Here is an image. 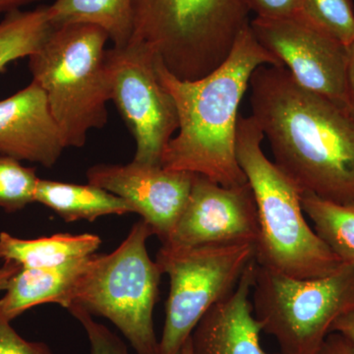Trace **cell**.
Masks as SVG:
<instances>
[{"instance_id":"obj_1","label":"cell","mask_w":354,"mask_h":354,"mask_svg":"<svg viewBox=\"0 0 354 354\" xmlns=\"http://www.w3.org/2000/svg\"><path fill=\"white\" fill-rule=\"evenodd\" d=\"M252 118L274 162L302 192L354 206V121L283 66L262 65L249 82Z\"/></svg>"},{"instance_id":"obj_2","label":"cell","mask_w":354,"mask_h":354,"mask_svg":"<svg viewBox=\"0 0 354 354\" xmlns=\"http://www.w3.org/2000/svg\"><path fill=\"white\" fill-rule=\"evenodd\" d=\"M262 65L283 66L261 46L250 24L227 60L198 80L176 78L158 57V78L176 102L179 120L162 155L164 169L201 174L227 187L247 183L235 152L239 109L253 72Z\"/></svg>"},{"instance_id":"obj_3","label":"cell","mask_w":354,"mask_h":354,"mask_svg":"<svg viewBox=\"0 0 354 354\" xmlns=\"http://www.w3.org/2000/svg\"><path fill=\"white\" fill-rule=\"evenodd\" d=\"M264 134L252 118L239 114L235 152L252 188L259 236L255 260L259 267L288 278H323L344 265L307 223L302 191L267 158Z\"/></svg>"},{"instance_id":"obj_4","label":"cell","mask_w":354,"mask_h":354,"mask_svg":"<svg viewBox=\"0 0 354 354\" xmlns=\"http://www.w3.org/2000/svg\"><path fill=\"white\" fill-rule=\"evenodd\" d=\"M132 8L131 39L186 81L220 67L251 21L246 0H132Z\"/></svg>"},{"instance_id":"obj_5","label":"cell","mask_w":354,"mask_h":354,"mask_svg":"<svg viewBox=\"0 0 354 354\" xmlns=\"http://www.w3.org/2000/svg\"><path fill=\"white\" fill-rule=\"evenodd\" d=\"M108 39L95 26H62L28 57L32 81L43 88L67 148H82L88 133L108 122Z\"/></svg>"},{"instance_id":"obj_6","label":"cell","mask_w":354,"mask_h":354,"mask_svg":"<svg viewBox=\"0 0 354 354\" xmlns=\"http://www.w3.org/2000/svg\"><path fill=\"white\" fill-rule=\"evenodd\" d=\"M152 235L141 220L113 252L92 255L64 306L108 319L137 354H158L153 314L162 272L147 250Z\"/></svg>"},{"instance_id":"obj_7","label":"cell","mask_w":354,"mask_h":354,"mask_svg":"<svg viewBox=\"0 0 354 354\" xmlns=\"http://www.w3.org/2000/svg\"><path fill=\"white\" fill-rule=\"evenodd\" d=\"M251 302L263 332L276 339L281 353L314 354L335 321L354 307V266L309 279L258 266Z\"/></svg>"},{"instance_id":"obj_8","label":"cell","mask_w":354,"mask_h":354,"mask_svg":"<svg viewBox=\"0 0 354 354\" xmlns=\"http://www.w3.org/2000/svg\"><path fill=\"white\" fill-rule=\"evenodd\" d=\"M255 260V244H162L156 262L169 276V292L158 354H179L205 314L225 299Z\"/></svg>"},{"instance_id":"obj_9","label":"cell","mask_w":354,"mask_h":354,"mask_svg":"<svg viewBox=\"0 0 354 354\" xmlns=\"http://www.w3.org/2000/svg\"><path fill=\"white\" fill-rule=\"evenodd\" d=\"M158 55L141 41L106 51L111 101L136 142L133 162L162 167L167 144L179 127L176 102L160 82Z\"/></svg>"},{"instance_id":"obj_10","label":"cell","mask_w":354,"mask_h":354,"mask_svg":"<svg viewBox=\"0 0 354 354\" xmlns=\"http://www.w3.org/2000/svg\"><path fill=\"white\" fill-rule=\"evenodd\" d=\"M254 36L301 87L327 97L348 113L346 46L306 15L250 21Z\"/></svg>"},{"instance_id":"obj_11","label":"cell","mask_w":354,"mask_h":354,"mask_svg":"<svg viewBox=\"0 0 354 354\" xmlns=\"http://www.w3.org/2000/svg\"><path fill=\"white\" fill-rule=\"evenodd\" d=\"M259 221L248 181L221 184L195 174L189 196L169 239L162 244L199 246L250 242L256 245Z\"/></svg>"},{"instance_id":"obj_12","label":"cell","mask_w":354,"mask_h":354,"mask_svg":"<svg viewBox=\"0 0 354 354\" xmlns=\"http://www.w3.org/2000/svg\"><path fill=\"white\" fill-rule=\"evenodd\" d=\"M194 176L133 160L127 165H93L86 174L88 183L127 201L162 243L169 239L185 206Z\"/></svg>"},{"instance_id":"obj_13","label":"cell","mask_w":354,"mask_h":354,"mask_svg":"<svg viewBox=\"0 0 354 354\" xmlns=\"http://www.w3.org/2000/svg\"><path fill=\"white\" fill-rule=\"evenodd\" d=\"M66 148L46 94L35 81L0 101V157L51 167Z\"/></svg>"},{"instance_id":"obj_14","label":"cell","mask_w":354,"mask_h":354,"mask_svg":"<svg viewBox=\"0 0 354 354\" xmlns=\"http://www.w3.org/2000/svg\"><path fill=\"white\" fill-rule=\"evenodd\" d=\"M257 267L254 260L234 290L198 323L190 337L192 354H283L267 353L261 344L263 330L251 302Z\"/></svg>"},{"instance_id":"obj_15","label":"cell","mask_w":354,"mask_h":354,"mask_svg":"<svg viewBox=\"0 0 354 354\" xmlns=\"http://www.w3.org/2000/svg\"><path fill=\"white\" fill-rule=\"evenodd\" d=\"M91 257L92 255L57 267L21 269L0 299V316L12 322L38 305L57 304L64 307L70 291L87 269Z\"/></svg>"},{"instance_id":"obj_16","label":"cell","mask_w":354,"mask_h":354,"mask_svg":"<svg viewBox=\"0 0 354 354\" xmlns=\"http://www.w3.org/2000/svg\"><path fill=\"white\" fill-rule=\"evenodd\" d=\"M35 202L53 209L66 223L134 213L127 201L90 183L81 185L39 178Z\"/></svg>"},{"instance_id":"obj_17","label":"cell","mask_w":354,"mask_h":354,"mask_svg":"<svg viewBox=\"0 0 354 354\" xmlns=\"http://www.w3.org/2000/svg\"><path fill=\"white\" fill-rule=\"evenodd\" d=\"M102 244L97 235H51L36 239H18L0 232V260L11 261L22 269H44L82 259L95 254Z\"/></svg>"},{"instance_id":"obj_18","label":"cell","mask_w":354,"mask_h":354,"mask_svg":"<svg viewBox=\"0 0 354 354\" xmlns=\"http://www.w3.org/2000/svg\"><path fill=\"white\" fill-rule=\"evenodd\" d=\"M53 27L88 24L101 28L115 48L127 46L133 32L132 0H55L48 6Z\"/></svg>"},{"instance_id":"obj_19","label":"cell","mask_w":354,"mask_h":354,"mask_svg":"<svg viewBox=\"0 0 354 354\" xmlns=\"http://www.w3.org/2000/svg\"><path fill=\"white\" fill-rule=\"evenodd\" d=\"M301 205L319 239L344 264L354 266V206L337 204L309 192H302Z\"/></svg>"},{"instance_id":"obj_20","label":"cell","mask_w":354,"mask_h":354,"mask_svg":"<svg viewBox=\"0 0 354 354\" xmlns=\"http://www.w3.org/2000/svg\"><path fill=\"white\" fill-rule=\"evenodd\" d=\"M53 30L48 6L6 14L0 22V71L16 60L36 53Z\"/></svg>"},{"instance_id":"obj_21","label":"cell","mask_w":354,"mask_h":354,"mask_svg":"<svg viewBox=\"0 0 354 354\" xmlns=\"http://www.w3.org/2000/svg\"><path fill=\"white\" fill-rule=\"evenodd\" d=\"M39 179L35 167H24L15 158L0 157V208L16 213L35 203Z\"/></svg>"},{"instance_id":"obj_22","label":"cell","mask_w":354,"mask_h":354,"mask_svg":"<svg viewBox=\"0 0 354 354\" xmlns=\"http://www.w3.org/2000/svg\"><path fill=\"white\" fill-rule=\"evenodd\" d=\"M304 11L339 43L346 46L354 41L353 0H304Z\"/></svg>"},{"instance_id":"obj_23","label":"cell","mask_w":354,"mask_h":354,"mask_svg":"<svg viewBox=\"0 0 354 354\" xmlns=\"http://www.w3.org/2000/svg\"><path fill=\"white\" fill-rule=\"evenodd\" d=\"M68 311L83 326L90 342L91 354H130L124 342L118 335L111 333L106 326L95 322L93 316L85 310L72 307Z\"/></svg>"},{"instance_id":"obj_24","label":"cell","mask_w":354,"mask_h":354,"mask_svg":"<svg viewBox=\"0 0 354 354\" xmlns=\"http://www.w3.org/2000/svg\"><path fill=\"white\" fill-rule=\"evenodd\" d=\"M255 17L290 19L304 15V0H246Z\"/></svg>"},{"instance_id":"obj_25","label":"cell","mask_w":354,"mask_h":354,"mask_svg":"<svg viewBox=\"0 0 354 354\" xmlns=\"http://www.w3.org/2000/svg\"><path fill=\"white\" fill-rule=\"evenodd\" d=\"M44 342H29L21 337L10 321L0 316V354H50Z\"/></svg>"},{"instance_id":"obj_26","label":"cell","mask_w":354,"mask_h":354,"mask_svg":"<svg viewBox=\"0 0 354 354\" xmlns=\"http://www.w3.org/2000/svg\"><path fill=\"white\" fill-rule=\"evenodd\" d=\"M314 354H354V344L339 333L332 332Z\"/></svg>"},{"instance_id":"obj_27","label":"cell","mask_w":354,"mask_h":354,"mask_svg":"<svg viewBox=\"0 0 354 354\" xmlns=\"http://www.w3.org/2000/svg\"><path fill=\"white\" fill-rule=\"evenodd\" d=\"M348 65H346V91H348V113L354 121V41L346 46Z\"/></svg>"},{"instance_id":"obj_28","label":"cell","mask_w":354,"mask_h":354,"mask_svg":"<svg viewBox=\"0 0 354 354\" xmlns=\"http://www.w3.org/2000/svg\"><path fill=\"white\" fill-rule=\"evenodd\" d=\"M332 332L339 333L354 344V307L335 321L330 329Z\"/></svg>"},{"instance_id":"obj_29","label":"cell","mask_w":354,"mask_h":354,"mask_svg":"<svg viewBox=\"0 0 354 354\" xmlns=\"http://www.w3.org/2000/svg\"><path fill=\"white\" fill-rule=\"evenodd\" d=\"M22 268L11 261H3L0 265V291H6L9 283L13 277L17 274Z\"/></svg>"},{"instance_id":"obj_30","label":"cell","mask_w":354,"mask_h":354,"mask_svg":"<svg viewBox=\"0 0 354 354\" xmlns=\"http://www.w3.org/2000/svg\"><path fill=\"white\" fill-rule=\"evenodd\" d=\"M41 0H0V14H8L13 11L21 10L22 7L36 3Z\"/></svg>"},{"instance_id":"obj_31","label":"cell","mask_w":354,"mask_h":354,"mask_svg":"<svg viewBox=\"0 0 354 354\" xmlns=\"http://www.w3.org/2000/svg\"><path fill=\"white\" fill-rule=\"evenodd\" d=\"M179 354H192V351H191V342L190 337L188 339L187 342L184 344L183 349H181L180 353Z\"/></svg>"}]
</instances>
